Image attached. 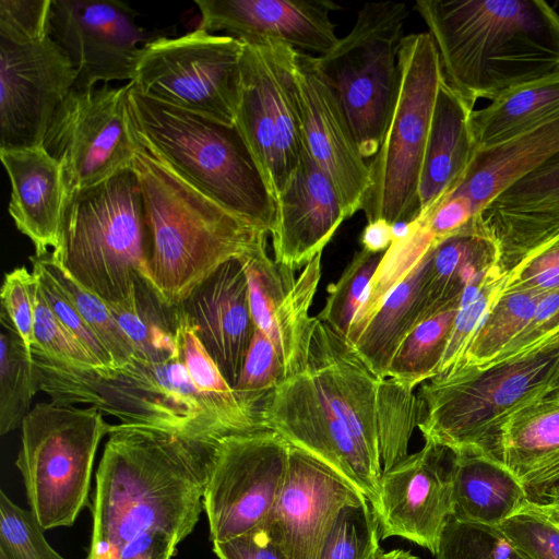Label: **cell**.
Wrapping results in <instances>:
<instances>
[{"label":"cell","instance_id":"18","mask_svg":"<svg viewBox=\"0 0 559 559\" xmlns=\"http://www.w3.org/2000/svg\"><path fill=\"white\" fill-rule=\"evenodd\" d=\"M75 80L70 59L49 35L28 41L0 38V150L43 146Z\"/></svg>","mask_w":559,"mask_h":559},{"label":"cell","instance_id":"50","mask_svg":"<svg viewBox=\"0 0 559 559\" xmlns=\"http://www.w3.org/2000/svg\"><path fill=\"white\" fill-rule=\"evenodd\" d=\"M497 527L531 559H559V525L528 501Z\"/></svg>","mask_w":559,"mask_h":559},{"label":"cell","instance_id":"42","mask_svg":"<svg viewBox=\"0 0 559 559\" xmlns=\"http://www.w3.org/2000/svg\"><path fill=\"white\" fill-rule=\"evenodd\" d=\"M380 542L378 519L367 498L360 497L341 509L318 559H379Z\"/></svg>","mask_w":559,"mask_h":559},{"label":"cell","instance_id":"19","mask_svg":"<svg viewBox=\"0 0 559 559\" xmlns=\"http://www.w3.org/2000/svg\"><path fill=\"white\" fill-rule=\"evenodd\" d=\"M454 452L425 442L382 473L371 508L381 540L402 537L436 556L441 536L453 518Z\"/></svg>","mask_w":559,"mask_h":559},{"label":"cell","instance_id":"26","mask_svg":"<svg viewBox=\"0 0 559 559\" xmlns=\"http://www.w3.org/2000/svg\"><path fill=\"white\" fill-rule=\"evenodd\" d=\"M499 448L530 503L559 500V397L540 396L511 414L500 428Z\"/></svg>","mask_w":559,"mask_h":559},{"label":"cell","instance_id":"51","mask_svg":"<svg viewBox=\"0 0 559 559\" xmlns=\"http://www.w3.org/2000/svg\"><path fill=\"white\" fill-rule=\"evenodd\" d=\"M38 281L25 266L4 275L1 287V313L28 348L34 346V305Z\"/></svg>","mask_w":559,"mask_h":559},{"label":"cell","instance_id":"32","mask_svg":"<svg viewBox=\"0 0 559 559\" xmlns=\"http://www.w3.org/2000/svg\"><path fill=\"white\" fill-rule=\"evenodd\" d=\"M435 246L385 296L352 346L367 366L385 378L391 359L404 337L423 321L426 285Z\"/></svg>","mask_w":559,"mask_h":559},{"label":"cell","instance_id":"48","mask_svg":"<svg viewBox=\"0 0 559 559\" xmlns=\"http://www.w3.org/2000/svg\"><path fill=\"white\" fill-rule=\"evenodd\" d=\"M29 260L41 293L56 317L99 362L104 371L103 376H111L118 368L99 337L82 318L46 267L34 255Z\"/></svg>","mask_w":559,"mask_h":559},{"label":"cell","instance_id":"4","mask_svg":"<svg viewBox=\"0 0 559 559\" xmlns=\"http://www.w3.org/2000/svg\"><path fill=\"white\" fill-rule=\"evenodd\" d=\"M559 369V329L524 352L480 368L437 374L420 384L418 429L425 442L502 463L503 421L547 394Z\"/></svg>","mask_w":559,"mask_h":559},{"label":"cell","instance_id":"9","mask_svg":"<svg viewBox=\"0 0 559 559\" xmlns=\"http://www.w3.org/2000/svg\"><path fill=\"white\" fill-rule=\"evenodd\" d=\"M110 427L96 407L53 401L36 404L24 418L15 465L44 530L73 525L88 506L96 451Z\"/></svg>","mask_w":559,"mask_h":559},{"label":"cell","instance_id":"22","mask_svg":"<svg viewBox=\"0 0 559 559\" xmlns=\"http://www.w3.org/2000/svg\"><path fill=\"white\" fill-rule=\"evenodd\" d=\"M199 28L223 32L242 43L275 41L322 56L338 41L324 0H197Z\"/></svg>","mask_w":559,"mask_h":559},{"label":"cell","instance_id":"40","mask_svg":"<svg viewBox=\"0 0 559 559\" xmlns=\"http://www.w3.org/2000/svg\"><path fill=\"white\" fill-rule=\"evenodd\" d=\"M436 243L439 242L416 221H414V228L409 236L392 242L383 253L378 270L369 283L354 318L346 338L350 344L359 336L388 293L415 267Z\"/></svg>","mask_w":559,"mask_h":559},{"label":"cell","instance_id":"16","mask_svg":"<svg viewBox=\"0 0 559 559\" xmlns=\"http://www.w3.org/2000/svg\"><path fill=\"white\" fill-rule=\"evenodd\" d=\"M264 428L331 469L371 503L382 464L352 433L322 396L308 370L282 380L263 400Z\"/></svg>","mask_w":559,"mask_h":559},{"label":"cell","instance_id":"34","mask_svg":"<svg viewBox=\"0 0 559 559\" xmlns=\"http://www.w3.org/2000/svg\"><path fill=\"white\" fill-rule=\"evenodd\" d=\"M559 111V75L514 88L473 110L476 150L507 141Z\"/></svg>","mask_w":559,"mask_h":559},{"label":"cell","instance_id":"24","mask_svg":"<svg viewBox=\"0 0 559 559\" xmlns=\"http://www.w3.org/2000/svg\"><path fill=\"white\" fill-rule=\"evenodd\" d=\"M510 272L559 236V152L495 198L479 214Z\"/></svg>","mask_w":559,"mask_h":559},{"label":"cell","instance_id":"15","mask_svg":"<svg viewBox=\"0 0 559 559\" xmlns=\"http://www.w3.org/2000/svg\"><path fill=\"white\" fill-rule=\"evenodd\" d=\"M290 444L270 429L231 433L216 448L203 496L212 543L262 525L283 489Z\"/></svg>","mask_w":559,"mask_h":559},{"label":"cell","instance_id":"43","mask_svg":"<svg viewBox=\"0 0 559 559\" xmlns=\"http://www.w3.org/2000/svg\"><path fill=\"white\" fill-rule=\"evenodd\" d=\"M383 253L357 251L341 277L328 287L325 305L317 318L345 338Z\"/></svg>","mask_w":559,"mask_h":559},{"label":"cell","instance_id":"28","mask_svg":"<svg viewBox=\"0 0 559 559\" xmlns=\"http://www.w3.org/2000/svg\"><path fill=\"white\" fill-rule=\"evenodd\" d=\"M473 110L442 76L420 170L416 219L439 205L463 180L476 152Z\"/></svg>","mask_w":559,"mask_h":559},{"label":"cell","instance_id":"20","mask_svg":"<svg viewBox=\"0 0 559 559\" xmlns=\"http://www.w3.org/2000/svg\"><path fill=\"white\" fill-rule=\"evenodd\" d=\"M295 76L304 145L334 186L348 217L361 210L370 169L317 56L298 51Z\"/></svg>","mask_w":559,"mask_h":559},{"label":"cell","instance_id":"57","mask_svg":"<svg viewBox=\"0 0 559 559\" xmlns=\"http://www.w3.org/2000/svg\"><path fill=\"white\" fill-rule=\"evenodd\" d=\"M360 242L362 249L371 253L385 252L393 242L392 224L384 219L367 223Z\"/></svg>","mask_w":559,"mask_h":559},{"label":"cell","instance_id":"44","mask_svg":"<svg viewBox=\"0 0 559 559\" xmlns=\"http://www.w3.org/2000/svg\"><path fill=\"white\" fill-rule=\"evenodd\" d=\"M436 559H531L497 526L451 519Z\"/></svg>","mask_w":559,"mask_h":559},{"label":"cell","instance_id":"54","mask_svg":"<svg viewBox=\"0 0 559 559\" xmlns=\"http://www.w3.org/2000/svg\"><path fill=\"white\" fill-rule=\"evenodd\" d=\"M558 329L559 289L543 295L526 325L487 365L502 361L524 352L533 344L556 332Z\"/></svg>","mask_w":559,"mask_h":559},{"label":"cell","instance_id":"17","mask_svg":"<svg viewBox=\"0 0 559 559\" xmlns=\"http://www.w3.org/2000/svg\"><path fill=\"white\" fill-rule=\"evenodd\" d=\"M135 15L116 0H51L49 36L76 72L74 87L133 82L141 47L158 37L140 27Z\"/></svg>","mask_w":559,"mask_h":559},{"label":"cell","instance_id":"53","mask_svg":"<svg viewBox=\"0 0 559 559\" xmlns=\"http://www.w3.org/2000/svg\"><path fill=\"white\" fill-rule=\"evenodd\" d=\"M51 0H1L0 38L28 41L49 35Z\"/></svg>","mask_w":559,"mask_h":559},{"label":"cell","instance_id":"27","mask_svg":"<svg viewBox=\"0 0 559 559\" xmlns=\"http://www.w3.org/2000/svg\"><path fill=\"white\" fill-rule=\"evenodd\" d=\"M11 182L9 213L35 247L55 250L60 240L66 189L59 163L44 146L0 150Z\"/></svg>","mask_w":559,"mask_h":559},{"label":"cell","instance_id":"14","mask_svg":"<svg viewBox=\"0 0 559 559\" xmlns=\"http://www.w3.org/2000/svg\"><path fill=\"white\" fill-rule=\"evenodd\" d=\"M130 83L73 87L57 109L44 148L62 169L66 199L131 169L136 138L130 109Z\"/></svg>","mask_w":559,"mask_h":559},{"label":"cell","instance_id":"37","mask_svg":"<svg viewBox=\"0 0 559 559\" xmlns=\"http://www.w3.org/2000/svg\"><path fill=\"white\" fill-rule=\"evenodd\" d=\"M543 295L535 292L503 293L480 321L456 364L445 373L484 367L491 361L526 325Z\"/></svg>","mask_w":559,"mask_h":559},{"label":"cell","instance_id":"31","mask_svg":"<svg viewBox=\"0 0 559 559\" xmlns=\"http://www.w3.org/2000/svg\"><path fill=\"white\" fill-rule=\"evenodd\" d=\"M527 502L526 491L502 463L473 453H454L453 519L499 526Z\"/></svg>","mask_w":559,"mask_h":559},{"label":"cell","instance_id":"60","mask_svg":"<svg viewBox=\"0 0 559 559\" xmlns=\"http://www.w3.org/2000/svg\"><path fill=\"white\" fill-rule=\"evenodd\" d=\"M555 522V521H554ZM557 523V522H556ZM559 525V523H557Z\"/></svg>","mask_w":559,"mask_h":559},{"label":"cell","instance_id":"39","mask_svg":"<svg viewBox=\"0 0 559 559\" xmlns=\"http://www.w3.org/2000/svg\"><path fill=\"white\" fill-rule=\"evenodd\" d=\"M457 310L442 311L418 323L401 342L385 378L415 390L437 376Z\"/></svg>","mask_w":559,"mask_h":559},{"label":"cell","instance_id":"33","mask_svg":"<svg viewBox=\"0 0 559 559\" xmlns=\"http://www.w3.org/2000/svg\"><path fill=\"white\" fill-rule=\"evenodd\" d=\"M321 259L322 252L302 267L294 283L275 302L262 332L280 355L284 379L307 370L314 322L309 312L321 278Z\"/></svg>","mask_w":559,"mask_h":559},{"label":"cell","instance_id":"10","mask_svg":"<svg viewBox=\"0 0 559 559\" xmlns=\"http://www.w3.org/2000/svg\"><path fill=\"white\" fill-rule=\"evenodd\" d=\"M400 82L382 143L369 164L370 186L361 211L367 223L414 222L418 215L420 170L437 92L443 76L431 35L404 36Z\"/></svg>","mask_w":559,"mask_h":559},{"label":"cell","instance_id":"3","mask_svg":"<svg viewBox=\"0 0 559 559\" xmlns=\"http://www.w3.org/2000/svg\"><path fill=\"white\" fill-rule=\"evenodd\" d=\"M132 169L148 238L142 277L167 305L180 306L221 265L266 246L267 233L198 191L143 146Z\"/></svg>","mask_w":559,"mask_h":559},{"label":"cell","instance_id":"2","mask_svg":"<svg viewBox=\"0 0 559 559\" xmlns=\"http://www.w3.org/2000/svg\"><path fill=\"white\" fill-rule=\"evenodd\" d=\"M449 85L480 98L559 75V13L544 0H419Z\"/></svg>","mask_w":559,"mask_h":559},{"label":"cell","instance_id":"6","mask_svg":"<svg viewBox=\"0 0 559 559\" xmlns=\"http://www.w3.org/2000/svg\"><path fill=\"white\" fill-rule=\"evenodd\" d=\"M147 250L143 197L132 168L66 199L59 245L51 254L107 305L131 302Z\"/></svg>","mask_w":559,"mask_h":559},{"label":"cell","instance_id":"49","mask_svg":"<svg viewBox=\"0 0 559 559\" xmlns=\"http://www.w3.org/2000/svg\"><path fill=\"white\" fill-rule=\"evenodd\" d=\"M508 278L509 273L496 264L489 270L476 298L459 308L437 374L448 372L456 364L485 314L504 293Z\"/></svg>","mask_w":559,"mask_h":559},{"label":"cell","instance_id":"13","mask_svg":"<svg viewBox=\"0 0 559 559\" xmlns=\"http://www.w3.org/2000/svg\"><path fill=\"white\" fill-rule=\"evenodd\" d=\"M243 44L235 128L276 200L305 147L295 76L297 50L270 40Z\"/></svg>","mask_w":559,"mask_h":559},{"label":"cell","instance_id":"58","mask_svg":"<svg viewBox=\"0 0 559 559\" xmlns=\"http://www.w3.org/2000/svg\"><path fill=\"white\" fill-rule=\"evenodd\" d=\"M532 504V503H531ZM534 508H536L538 511H540L543 514L551 519L552 521L559 523V500L555 503L544 506V507H537L532 504Z\"/></svg>","mask_w":559,"mask_h":559},{"label":"cell","instance_id":"38","mask_svg":"<svg viewBox=\"0 0 559 559\" xmlns=\"http://www.w3.org/2000/svg\"><path fill=\"white\" fill-rule=\"evenodd\" d=\"M0 321V432L5 435L22 426L39 381L32 349L5 318Z\"/></svg>","mask_w":559,"mask_h":559},{"label":"cell","instance_id":"56","mask_svg":"<svg viewBox=\"0 0 559 559\" xmlns=\"http://www.w3.org/2000/svg\"><path fill=\"white\" fill-rule=\"evenodd\" d=\"M212 544L218 559H285L262 525L229 540Z\"/></svg>","mask_w":559,"mask_h":559},{"label":"cell","instance_id":"23","mask_svg":"<svg viewBox=\"0 0 559 559\" xmlns=\"http://www.w3.org/2000/svg\"><path fill=\"white\" fill-rule=\"evenodd\" d=\"M275 204L270 233L274 260L294 271L321 253L348 218L334 186L306 147Z\"/></svg>","mask_w":559,"mask_h":559},{"label":"cell","instance_id":"21","mask_svg":"<svg viewBox=\"0 0 559 559\" xmlns=\"http://www.w3.org/2000/svg\"><path fill=\"white\" fill-rule=\"evenodd\" d=\"M360 497L331 469L290 445L283 489L262 526L285 559H318L341 509Z\"/></svg>","mask_w":559,"mask_h":559},{"label":"cell","instance_id":"55","mask_svg":"<svg viewBox=\"0 0 559 559\" xmlns=\"http://www.w3.org/2000/svg\"><path fill=\"white\" fill-rule=\"evenodd\" d=\"M475 216L477 215L466 197L451 194L416 222L440 242L459 231Z\"/></svg>","mask_w":559,"mask_h":559},{"label":"cell","instance_id":"45","mask_svg":"<svg viewBox=\"0 0 559 559\" xmlns=\"http://www.w3.org/2000/svg\"><path fill=\"white\" fill-rule=\"evenodd\" d=\"M283 379V365L277 350L255 329L240 374L233 388L239 403L262 423L263 400Z\"/></svg>","mask_w":559,"mask_h":559},{"label":"cell","instance_id":"36","mask_svg":"<svg viewBox=\"0 0 559 559\" xmlns=\"http://www.w3.org/2000/svg\"><path fill=\"white\" fill-rule=\"evenodd\" d=\"M180 347L189 377L213 415L231 433L265 429L239 403L234 389L200 342L194 326L181 309Z\"/></svg>","mask_w":559,"mask_h":559},{"label":"cell","instance_id":"30","mask_svg":"<svg viewBox=\"0 0 559 559\" xmlns=\"http://www.w3.org/2000/svg\"><path fill=\"white\" fill-rule=\"evenodd\" d=\"M496 242L479 215L433 249L423 321L442 311L459 309L466 287L498 264Z\"/></svg>","mask_w":559,"mask_h":559},{"label":"cell","instance_id":"41","mask_svg":"<svg viewBox=\"0 0 559 559\" xmlns=\"http://www.w3.org/2000/svg\"><path fill=\"white\" fill-rule=\"evenodd\" d=\"M34 257L52 275L82 318L99 337L116 367L121 369L130 365L135 357V348L105 301L73 280L53 259L51 251L34 254Z\"/></svg>","mask_w":559,"mask_h":559},{"label":"cell","instance_id":"12","mask_svg":"<svg viewBox=\"0 0 559 559\" xmlns=\"http://www.w3.org/2000/svg\"><path fill=\"white\" fill-rule=\"evenodd\" d=\"M245 44L195 28L141 47L132 85L160 103L235 127Z\"/></svg>","mask_w":559,"mask_h":559},{"label":"cell","instance_id":"11","mask_svg":"<svg viewBox=\"0 0 559 559\" xmlns=\"http://www.w3.org/2000/svg\"><path fill=\"white\" fill-rule=\"evenodd\" d=\"M408 14L405 2L365 3L349 33L317 56L365 158L377 154L394 107Z\"/></svg>","mask_w":559,"mask_h":559},{"label":"cell","instance_id":"8","mask_svg":"<svg viewBox=\"0 0 559 559\" xmlns=\"http://www.w3.org/2000/svg\"><path fill=\"white\" fill-rule=\"evenodd\" d=\"M307 370L357 440L390 469L408 455L420 421L415 390L377 376L352 344L314 317Z\"/></svg>","mask_w":559,"mask_h":559},{"label":"cell","instance_id":"7","mask_svg":"<svg viewBox=\"0 0 559 559\" xmlns=\"http://www.w3.org/2000/svg\"><path fill=\"white\" fill-rule=\"evenodd\" d=\"M39 390L51 401L86 404L123 424L167 429H207L231 435L213 415L192 383L181 347L171 357L147 361L134 357L111 376L51 359L32 347Z\"/></svg>","mask_w":559,"mask_h":559},{"label":"cell","instance_id":"29","mask_svg":"<svg viewBox=\"0 0 559 559\" xmlns=\"http://www.w3.org/2000/svg\"><path fill=\"white\" fill-rule=\"evenodd\" d=\"M558 152L559 111L507 141L476 150L451 194L466 197L479 215L495 198Z\"/></svg>","mask_w":559,"mask_h":559},{"label":"cell","instance_id":"1","mask_svg":"<svg viewBox=\"0 0 559 559\" xmlns=\"http://www.w3.org/2000/svg\"><path fill=\"white\" fill-rule=\"evenodd\" d=\"M225 436L111 425L90 504L86 559H173L204 511L210 469Z\"/></svg>","mask_w":559,"mask_h":559},{"label":"cell","instance_id":"35","mask_svg":"<svg viewBox=\"0 0 559 559\" xmlns=\"http://www.w3.org/2000/svg\"><path fill=\"white\" fill-rule=\"evenodd\" d=\"M107 306L133 344L136 357L158 361L179 352L181 308L164 302L142 276L128 306Z\"/></svg>","mask_w":559,"mask_h":559},{"label":"cell","instance_id":"59","mask_svg":"<svg viewBox=\"0 0 559 559\" xmlns=\"http://www.w3.org/2000/svg\"><path fill=\"white\" fill-rule=\"evenodd\" d=\"M379 559H419L414 556L411 551L403 549H393L386 552H382Z\"/></svg>","mask_w":559,"mask_h":559},{"label":"cell","instance_id":"52","mask_svg":"<svg viewBox=\"0 0 559 559\" xmlns=\"http://www.w3.org/2000/svg\"><path fill=\"white\" fill-rule=\"evenodd\" d=\"M559 289V236L509 272L504 293H549Z\"/></svg>","mask_w":559,"mask_h":559},{"label":"cell","instance_id":"47","mask_svg":"<svg viewBox=\"0 0 559 559\" xmlns=\"http://www.w3.org/2000/svg\"><path fill=\"white\" fill-rule=\"evenodd\" d=\"M34 341L33 347L51 359L104 374L99 362L56 317L41 293L39 283L34 305Z\"/></svg>","mask_w":559,"mask_h":559},{"label":"cell","instance_id":"46","mask_svg":"<svg viewBox=\"0 0 559 559\" xmlns=\"http://www.w3.org/2000/svg\"><path fill=\"white\" fill-rule=\"evenodd\" d=\"M44 531L31 510L0 490V559H66L48 544Z\"/></svg>","mask_w":559,"mask_h":559},{"label":"cell","instance_id":"5","mask_svg":"<svg viewBox=\"0 0 559 559\" xmlns=\"http://www.w3.org/2000/svg\"><path fill=\"white\" fill-rule=\"evenodd\" d=\"M129 109L140 144L198 191L270 234L276 204L235 127L141 94Z\"/></svg>","mask_w":559,"mask_h":559},{"label":"cell","instance_id":"25","mask_svg":"<svg viewBox=\"0 0 559 559\" xmlns=\"http://www.w3.org/2000/svg\"><path fill=\"white\" fill-rule=\"evenodd\" d=\"M226 381L235 386L255 331L240 258L214 271L180 305Z\"/></svg>","mask_w":559,"mask_h":559}]
</instances>
